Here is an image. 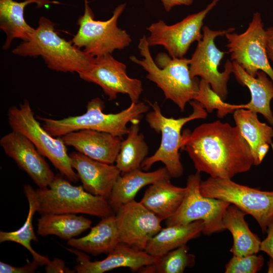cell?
I'll return each mask as SVG.
<instances>
[{
    "instance_id": "cell-30",
    "label": "cell",
    "mask_w": 273,
    "mask_h": 273,
    "mask_svg": "<svg viewBox=\"0 0 273 273\" xmlns=\"http://www.w3.org/2000/svg\"><path fill=\"white\" fill-rule=\"evenodd\" d=\"M24 191L29 204L27 217L24 223L18 230L13 232L1 231L0 243L11 241L19 244L31 253L33 259L37 261L39 265H47L51 262L48 257L37 253L31 246L32 241H38L32 225L33 216L37 212L35 190L31 186L25 185Z\"/></svg>"
},
{
    "instance_id": "cell-13",
    "label": "cell",
    "mask_w": 273,
    "mask_h": 273,
    "mask_svg": "<svg viewBox=\"0 0 273 273\" xmlns=\"http://www.w3.org/2000/svg\"><path fill=\"white\" fill-rule=\"evenodd\" d=\"M218 1L213 0L204 9L173 25H168L162 20L152 23L146 28L150 32L147 37L149 46H161L171 57L184 58L191 44L202 39L204 20Z\"/></svg>"
},
{
    "instance_id": "cell-37",
    "label": "cell",
    "mask_w": 273,
    "mask_h": 273,
    "mask_svg": "<svg viewBox=\"0 0 273 273\" xmlns=\"http://www.w3.org/2000/svg\"><path fill=\"white\" fill-rule=\"evenodd\" d=\"M266 51L268 59L273 62V26L266 29Z\"/></svg>"
},
{
    "instance_id": "cell-11",
    "label": "cell",
    "mask_w": 273,
    "mask_h": 273,
    "mask_svg": "<svg viewBox=\"0 0 273 273\" xmlns=\"http://www.w3.org/2000/svg\"><path fill=\"white\" fill-rule=\"evenodd\" d=\"M203 37L198 42L196 49L190 59V72L192 77L199 76L207 82L212 89L224 101L228 96V82L233 73V64L228 60L224 70L218 68L225 52L217 48L215 39L235 30L232 27L225 30H213L208 26H203Z\"/></svg>"
},
{
    "instance_id": "cell-5",
    "label": "cell",
    "mask_w": 273,
    "mask_h": 273,
    "mask_svg": "<svg viewBox=\"0 0 273 273\" xmlns=\"http://www.w3.org/2000/svg\"><path fill=\"white\" fill-rule=\"evenodd\" d=\"M147 102L153 110L147 113L146 120L152 129L157 133H161V141L155 153L143 162L141 168L148 170L154 163L161 162L171 178L180 177L184 173L179 153L184 144L181 129L189 121L206 118L207 112L199 102L192 100L189 102L193 108L192 113L187 117L175 119L163 115L157 102Z\"/></svg>"
},
{
    "instance_id": "cell-23",
    "label": "cell",
    "mask_w": 273,
    "mask_h": 273,
    "mask_svg": "<svg viewBox=\"0 0 273 273\" xmlns=\"http://www.w3.org/2000/svg\"><path fill=\"white\" fill-rule=\"evenodd\" d=\"M186 188L172 184L170 179L159 180L150 185L140 201L161 220H166L177 210Z\"/></svg>"
},
{
    "instance_id": "cell-29",
    "label": "cell",
    "mask_w": 273,
    "mask_h": 273,
    "mask_svg": "<svg viewBox=\"0 0 273 273\" xmlns=\"http://www.w3.org/2000/svg\"><path fill=\"white\" fill-rule=\"evenodd\" d=\"M233 113L236 126L249 145L254 163L258 147L264 143L272 144L273 128L260 121L257 113L248 109H239Z\"/></svg>"
},
{
    "instance_id": "cell-6",
    "label": "cell",
    "mask_w": 273,
    "mask_h": 273,
    "mask_svg": "<svg viewBox=\"0 0 273 273\" xmlns=\"http://www.w3.org/2000/svg\"><path fill=\"white\" fill-rule=\"evenodd\" d=\"M60 174L49 187L35 190L36 211L43 214H86L103 218L114 212L108 200L75 186Z\"/></svg>"
},
{
    "instance_id": "cell-24",
    "label": "cell",
    "mask_w": 273,
    "mask_h": 273,
    "mask_svg": "<svg viewBox=\"0 0 273 273\" xmlns=\"http://www.w3.org/2000/svg\"><path fill=\"white\" fill-rule=\"evenodd\" d=\"M247 214L236 206L230 204L222 219L223 230H229L233 238L230 251L233 255L243 257L257 254L260 251L261 240L250 230L245 216Z\"/></svg>"
},
{
    "instance_id": "cell-33",
    "label": "cell",
    "mask_w": 273,
    "mask_h": 273,
    "mask_svg": "<svg viewBox=\"0 0 273 273\" xmlns=\"http://www.w3.org/2000/svg\"><path fill=\"white\" fill-rule=\"evenodd\" d=\"M264 264V258L257 254L243 257L235 255L225 265L226 273H256L259 271Z\"/></svg>"
},
{
    "instance_id": "cell-21",
    "label": "cell",
    "mask_w": 273,
    "mask_h": 273,
    "mask_svg": "<svg viewBox=\"0 0 273 273\" xmlns=\"http://www.w3.org/2000/svg\"><path fill=\"white\" fill-rule=\"evenodd\" d=\"M35 3L37 8L51 4H58L56 1L50 0H25L18 2L14 0H0V28L6 35L3 45L4 50L8 49L14 39L28 40L35 29L25 20L24 11L28 5Z\"/></svg>"
},
{
    "instance_id": "cell-1",
    "label": "cell",
    "mask_w": 273,
    "mask_h": 273,
    "mask_svg": "<svg viewBox=\"0 0 273 273\" xmlns=\"http://www.w3.org/2000/svg\"><path fill=\"white\" fill-rule=\"evenodd\" d=\"M185 150L197 171L212 177L232 179L253 165L251 149L239 129L219 120L183 133Z\"/></svg>"
},
{
    "instance_id": "cell-40",
    "label": "cell",
    "mask_w": 273,
    "mask_h": 273,
    "mask_svg": "<svg viewBox=\"0 0 273 273\" xmlns=\"http://www.w3.org/2000/svg\"><path fill=\"white\" fill-rule=\"evenodd\" d=\"M267 272L273 273V259L270 258L267 263Z\"/></svg>"
},
{
    "instance_id": "cell-35",
    "label": "cell",
    "mask_w": 273,
    "mask_h": 273,
    "mask_svg": "<svg viewBox=\"0 0 273 273\" xmlns=\"http://www.w3.org/2000/svg\"><path fill=\"white\" fill-rule=\"evenodd\" d=\"M267 236L261 242L260 251L273 259V218L268 224L266 230Z\"/></svg>"
},
{
    "instance_id": "cell-2",
    "label": "cell",
    "mask_w": 273,
    "mask_h": 273,
    "mask_svg": "<svg viewBox=\"0 0 273 273\" xmlns=\"http://www.w3.org/2000/svg\"><path fill=\"white\" fill-rule=\"evenodd\" d=\"M138 49L142 59L131 56L130 61L141 66L147 72L146 78L162 90L165 99L184 112L187 104L195 99L199 87L197 77L191 76L190 59L173 58L160 53L154 60L145 35L140 39Z\"/></svg>"
},
{
    "instance_id": "cell-17",
    "label": "cell",
    "mask_w": 273,
    "mask_h": 273,
    "mask_svg": "<svg viewBox=\"0 0 273 273\" xmlns=\"http://www.w3.org/2000/svg\"><path fill=\"white\" fill-rule=\"evenodd\" d=\"M65 248L77 256V264L74 270L78 273H104L119 267H127L132 272H138L143 267L153 264L157 258L145 250L122 243H118L105 258L95 261H91L84 252L73 248Z\"/></svg>"
},
{
    "instance_id": "cell-22",
    "label": "cell",
    "mask_w": 273,
    "mask_h": 273,
    "mask_svg": "<svg viewBox=\"0 0 273 273\" xmlns=\"http://www.w3.org/2000/svg\"><path fill=\"white\" fill-rule=\"evenodd\" d=\"M171 177L165 167L151 172L136 169L121 175L116 181L108 200L114 213L122 205L134 200L143 187Z\"/></svg>"
},
{
    "instance_id": "cell-8",
    "label": "cell",
    "mask_w": 273,
    "mask_h": 273,
    "mask_svg": "<svg viewBox=\"0 0 273 273\" xmlns=\"http://www.w3.org/2000/svg\"><path fill=\"white\" fill-rule=\"evenodd\" d=\"M125 7V4L118 6L107 20H96L87 0H84L83 14L77 22L78 30L71 42L94 57L126 48L131 42L130 36L117 26L118 19Z\"/></svg>"
},
{
    "instance_id": "cell-4",
    "label": "cell",
    "mask_w": 273,
    "mask_h": 273,
    "mask_svg": "<svg viewBox=\"0 0 273 273\" xmlns=\"http://www.w3.org/2000/svg\"><path fill=\"white\" fill-rule=\"evenodd\" d=\"M148 103V102H147ZM105 105L97 97L88 102L86 112L80 115L62 119L36 117L42 120L43 128L54 137L82 129H91L110 133L122 138L126 135L129 122L140 121L143 115L148 112L150 105L143 102H131L126 109L116 113H105Z\"/></svg>"
},
{
    "instance_id": "cell-31",
    "label": "cell",
    "mask_w": 273,
    "mask_h": 273,
    "mask_svg": "<svg viewBox=\"0 0 273 273\" xmlns=\"http://www.w3.org/2000/svg\"><path fill=\"white\" fill-rule=\"evenodd\" d=\"M187 245H183L158 256L153 264L141 268L139 273H183L195 263V256L189 252Z\"/></svg>"
},
{
    "instance_id": "cell-18",
    "label": "cell",
    "mask_w": 273,
    "mask_h": 273,
    "mask_svg": "<svg viewBox=\"0 0 273 273\" xmlns=\"http://www.w3.org/2000/svg\"><path fill=\"white\" fill-rule=\"evenodd\" d=\"M84 189L96 196L108 199L121 171L116 165L103 163L78 152L69 154Z\"/></svg>"
},
{
    "instance_id": "cell-32",
    "label": "cell",
    "mask_w": 273,
    "mask_h": 273,
    "mask_svg": "<svg viewBox=\"0 0 273 273\" xmlns=\"http://www.w3.org/2000/svg\"><path fill=\"white\" fill-rule=\"evenodd\" d=\"M194 100L199 102L207 113H211L213 110H216L217 116L220 118L234 113L237 109L244 108V104L235 105L224 102L210 84L201 79L198 94Z\"/></svg>"
},
{
    "instance_id": "cell-14",
    "label": "cell",
    "mask_w": 273,
    "mask_h": 273,
    "mask_svg": "<svg viewBox=\"0 0 273 273\" xmlns=\"http://www.w3.org/2000/svg\"><path fill=\"white\" fill-rule=\"evenodd\" d=\"M78 75L83 80L100 86L110 101L123 94L127 95L131 102L138 103L143 90L141 80L129 77L126 65L111 54L95 57L92 67Z\"/></svg>"
},
{
    "instance_id": "cell-26",
    "label": "cell",
    "mask_w": 273,
    "mask_h": 273,
    "mask_svg": "<svg viewBox=\"0 0 273 273\" xmlns=\"http://www.w3.org/2000/svg\"><path fill=\"white\" fill-rule=\"evenodd\" d=\"M203 228L201 220L162 228L150 240L145 251L155 257L161 256L198 238L202 233Z\"/></svg>"
},
{
    "instance_id": "cell-34",
    "label": "cell",
    "mask_w": 273,
    "mask_h": 273,
    "mask_svg": "<svg viewBox=\"0 0 273 273\" xmlns=\"http://www.w3.org/2000/svg\"><path fill=\"white\" fill-rule=\"evenodd\" d=\"M39 265V263L34 259H33V261L31 262H28L25 265L21 267L14 266L9 264L1 261L0 272L32 273L35 271Z\"/></svg>"
},
{
    "instance_id": "cell-20",
    "label": "cell",
    "mask_w": 273,
    "mask_h": 273,
    "mask_svg": "<svg viewBox=\"0 0 273 273\" xmlns=\"http://www.w3.org/2000/svg\"><path fill=\"white\" fill-rule=\"evenodd\" d=\"M233 74L238 82L249 89L251 100L244 104V109L262 115L273 125V113L270 102L273 99V82L263 71H259L256 77L247 73L240 65L232 61Z\"/></svg>"
},
{
    "instance_id": "cell-3",
    "label": "cell",
    "mask_w": 273,
    "mask_h": 273,
    "mask_svg": "<svg viewBox=\"0 0 273 273\" xmlns=\"http://www.w3.org/2000/svg\"><path fill=\"white\" fill-rule=\"evenodd\" d=\"M55 25L49 19L41 17L29 38L23 40L12 53L22 57L40 56L49 69L56 71L79 74L88 71L95 57L61 37Z\"/></svg>"
},
{
    "instance_id": "cell-19",
    "label": "cell",
    "mask_w": 273,
    "mask_h": 273,
    "mask_svg": "<svg viewBox=\"0 0 273 273\" xmlns=\"http://www.w3.org/2000/svg\"><path fill=\"white\" fill-rule=\"evenodd\" d=\"M66 146L94 160L113 164L120 151L121 138L91 129L71 132L60 137Z\"/></svg>"
},
{
    "instance_id": "cell-36",
    "label": "cell",
    "mask_w": 273,
    "mask_h": 273,
    "mask_svg": "<svg viewBox=\"0 0 273 273\" xmlns=\"http://www.w3.org/2000/svg\"><path fill=\"white\" fill-rule=\"evenodd\" d=\"M46 271L47 272H74L66 267L64 262L60 259L55 258L47 265Z\"/></svg>"
},
{
    "instance_id": "cell-16",
    "label": "cell",
    "mask_w": 273,
    "mask_h": 273,
    "mask_svg": "<svg viewBox=\"0 0 273 273\" xmlns=\"http://www.w3.org/2000/svg\"><path fill=\"white\" fill-rule=\"evenodd\" d=\"M0 146L39 188L49 187L54 179L55 175L44 157L23 134L12 130L1 138Z\"/></svg>"
},
{
    "instance_id": "cell-10",
    "label": "cell",
    "mask_w": 273,
    "mask_h": 273,
    "mask_svg": "<svg viewBox=\"0 0 273 273\" xmlns=\"http://www.w3.org/2000/svg\"><path fill=\"white\" fill-rule=\"evenodd\" d=\"M201 181L200 172L198 171L188 176L183 201L176 212L166 220V226L201 220L204 223L202 234L205 235L224 231L222 219L230 203L203 196L200 191Z\"/></svg>"
},
{
    "instance_id": "cell-15",
    "label": "cell",
    "mask_w": 273,
    "mask_h": 273,
    "mask_svg": "<svg viewBox=\"0 0 273 273\" xmlns=\"http://www.w3.org/2000/svg\"><path fill=\"white\" fill-rule=\"evenodd\" d=\"M119 243L145 250L150 240L162 228V221L134 200L120 206L115 213Z\"/></svg>"
},
{
    "instance_id": "cell-25",
    "label": "cell",
    "mask_w": 273,
    "mask_h": 273,
    "mask_svg": "<svg viewBox=\"0 0 273 273\" xmlns=\"http://www.w3.org/2000/svg\"><path fill=\"white\" fill-rule=\"evenodd\" d=\"M118 243L114 213L102 218L86 236L77 239L73 238L67 241L69 246L93 256L108 254Z\"/></svg>"
},
{
    "instance_id": "cell-27",
    "label": "cell",
    "mask_w": 273,
    "mask_h": 273,
    "mask_svg": "<svg viewBox=\"0 0 273 273\" xmlns=\"http://www.w3.org/2000/svg\"><path fill=\"white\" fill-rule=\"evenodd\" d=\"M37 222L39 236L55 235L67 241L85 232L92 224L90 219L76 214H43Z\"/></svg>"
},
{
    "instance_id": "cell-7",
    "label": "cell",
    "mask_w": 273,
    "mask_h": 273,
    "mask_svg": "<svg viewBox=\"0 0 273 273\" xmlns=\"http://www.w3.org/2000/svg\"><path fill=\"white\" fill-rule=\"evenodd\" d=\"M8 123L12 130L27 137L44 157H47L62 175L71 182L79 178L71 165L66 145L60 137H54L42 127L27 100L19 107L13 106L8 111Z\"/></svg>"
},
{
    "instance_id": "cell-39",
    "label": "cell",
    "mask_w": 273,
    "mask_h": 273,
    "mask_svg": "<svg viewBox=\"0 0 273 273\" xmlns=\"http://www.w3.org/2000/svg\"><path fill=\"white\" fill-rule=\"evenodd\" d=\"M269 149V144L267 143L262 144L260 145L257 150L256 158L254 163V165L257 166L259 165L263 161L266 154Z\"/></svg>"
},
{
    "instance_id": "cell-9",
    "label": "cell",
    "mask_w": 273,
    "mask_h": 273,
    "mask_svg": "<svg viewBox=\"0 0 273 273\" xmlns=\"http://www.w3.org/2000/svg\"><path fill=\"white\" fill-rule=\"evenodd\" d=\"M201 194L232 204L252 215L262 233L273 218V191H266L238 184L231 179L210 177L201 180Z\"/></svg>"
},
{
    "instance_id": "cell-38",
    "label": "cell",
    "mask_w": 273,
    "mask_h": 273,
    "mask_svg": "<svg viewBox=\"0 0 273 273\" xmlns=\"http://www.w3.org/2000/svg\"><path fill=\"white\" fill-rule=\"evenodd\" d=\"M165 10L169 12L173 7L177 6H190L193 0H161Z\"/></svg>"
},
{
    "instance_id": "cell-28",
    "label": "cell",
    "mask_w": 273,
    "mask_h": 273,
    "mask_svg": "<svg viewBox=\"0 0 273 273\" xmlns=\"http://www.w3.org/2000/svg\"><path fill=\"white\" fill-rule=\"evenodd\" d=\"M139 121L132 122L128 127L127 136L122 141L115 165L121 173L141 168L147 158L149 147L144 135L140 132Z\"/></svg>"
},
{
    "instance_id": "cell-12",
    "label": "cell",
    "mask_w": 273,
    "mask_h": 273,
    "mask_svg": "<svg viewBox=\"0 0 273 273\" xmlns=\"http://www.w3.org/2000/svg\"><path fill=\"white\" fill-rule=\"evenodd\" d=\"M234 32L224 35L231 60L253 77L256 76L259 71L264 72L273 82V68L266 51V29L259 13L253 14L244 32Z\"/></svg>"
}]
</instances>
